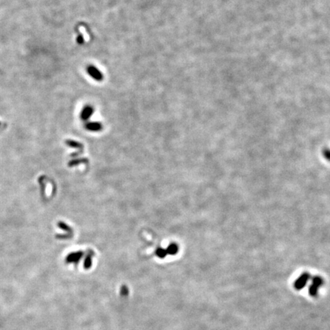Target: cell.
I'll list each match as a JSON object with an SVG mask.
<instances>
[{
	"label": "cell",
	"instance_id": "1",
	"mask_svg": "<svg viewBox=\"0 0 330 330\" xmlns=\"http://www.w3.org/2000/svg\"><path fill=\"white\" fill-rule=\"evenodd\" d=\"M323 284V280L320 277H314L313 278V281H312V284L309 286V293L312 296H315L317 295L318 291H319V287Z\"/></svg>",
	"mask_w": 330,
	"mask_h": 330
},
{
	"label": "cell",
	"instance_id": "2",
	"mask_svg": "<svg viewBox=\"0 0 330 330\" xmlns=\"http://www.w3.org/2000/svg\"><path fill=\"white\" fill-rule=\"evenodd\" d=\"M310 278V275L308 273H303L296 280L294 283V287L296 290H301L307 284L308 281Z\"/></svg>",
	"mask_w": 330,
	"mask_h": 330
},
{
	"label": "cell",
	"instance_id": "3",
	"mask_svg": "<svg viewBox=\"0 0 330 330\" xmlns=\"http://www.w3.org/2000/svg\"><path fill=\"white\" fill-rule=\"evenodd\" d=\"M86 71H87V73H89V76H90L91 77H93L95 80H96V81L103 80V73H102L101 71H99V69H97V68H96L95 66H93V65H89V66H87Z\"/></svg>",
	"mask_w": 330,
	"mask_h": 330
},
{
	"label": "cell",
	"instance_id": "4",
	"mask_svg": "<svg viewBox=\"0 0 330 330\" xmlns=\"http://www.w3.org/2000/svg\"><path fill=\"white\" fill-rule=\"evenodd\" d=\"M94 109L91 106H86L83 108L82 112L80 113V118L83 121H86V120L89 119L90 118V116L93 115Z\"/></svg>",
	"mask_w": 330,
	"mask_h": 330
},
{
	"label": "cell",
	"instance_id": "5",
	"mask_svg": "<svg viewBox=\"0 0 330 330\" xmlns=\"http://www.w3.org/2000/svg\"><path fill=\"white\" fill-rule=\"evenodd\" d=\"M85 128L91 131H99L102 130L103 126L100 122L98 121H89L85 125Z\"/></svg>",
	"mask_w": 330,
	"mask_h": 330
},
{
	"label": "cell",
	"instance_id": "6",
	"mask_svg": "<svg viewBox=\"0 0 330 330\" xmlns=\"http://www.w3.org/2000/svg\"><path fill=\"white\" fill-rule=\"evenodd\" d=\"M83 254L82 251H76V252L71 253L66 258V261H68V262H77L79 260L81 259Z\"/></svg>",
	"mask_w": 330,
	"mask_h": 330
},
{
	"label": "cell",
	"instance_id": "7",
	"mask_svg": "<svg viewBox=\"0 0 330 330\" xmlns=\"http://www.w3.org/2000/svg\"><path fill=\"white\" fill-rule=\"evenodd\" d=\"M178 250H179V248H178L177 245L175 244V243H172V244H171L168 246L166 251L167 254H176L178 252Z\"/></svg>",
	"mask_w": 330,
	"mask_h": 330
},
{
	"label": "cell",
	"instance_id": "8",
	"mask_svg": "<svg viewBox=\"0 0 330 330\" xmlns=\"http://www.w3.org/2000/svg\"><path fill=\"white\" fill-rule=\"evenodd\" d=\"M66 144H68L70 147H71V148H82V144H80V143L77 142V141H72V140H68V141H66Z\"/></svg>",
	"mask_w": 330,
	"mask_h": 330
},
{
	"label": "cell",
	"instance_id": "9",
	"mask_svg": "<svg viewBox=\"0 0 330 330\" xmlns=\"http://www.w3.org/2000/svg\"><path fill=\"white\" fill-rule=\"evenodd\" d=\"M167 254V251L165 249H164V248H159L156 250V254L158 258H164L166 257Z\"/></svg>",
	"mask_w": 330,
	"mask_h": 330
},
{
	"label": "cell",
	"instance_id": "10",
	"mask_svg": "<svg viewBox=\"0 0 330 330\" xmlns=\"http://www.w3.org/2000/svg\"><path fill=\"white\" fill-rule=\"evenodd\" d=\"M84 162H86V160H85L84 158H83V159H77V160H73V161H71V162H70V166L72 167V166H76V165H77L78 164H81V163H84Z\"/></svg>",
	"mask_w": 330,
	"mask_h": 330
},
{
	"label": "cell",
	"instance_id": "11",
	"mask_svg": "<svg viewBox=\"0 0 330 330\" xmlns=\"http://www.w3.org/2000/svg\"><path fill=\"white\" fill-rule=\"evenodd\" d=\"M91 264H92L91 255H87V257H86V259H85V261H84V267H85V268H89V267L91 266Z\"/></svg>",
	"mask_w": 330,
	"mask_h": 330
},
{
	"label": "cell",
	"instance_id": "12",
	"mask_svg": "<svg viewBox=\"0 0 330 330\" xmlns=\"http://www.w3.org/2000/svg\"><path fill=\"white\" fill-rule=\"evenodd\" d=\"M323 156L326 158V160L330 161V149H325L323 151Z\"/></svg>",
	"mask_w": 330,
	"mask_h": 330
},
{
	"label": "cell",
	"instance_id": "13",
	"mask_svg": "<svg viewBox=\"0 0 330 330\" xmlns=\"http://www.w3.org/2000/svg\"><path fill=\"white\" fill-rule=\"evenodd\" d=\"M76 41H77V43L79 44H83V42H84V39H83V38L82 37V35H79L77 37V38H76Z\"/></svg>",
	"mask_w": 330,
	"mask_h": 330
},
{
	"label": "cell",
	"instance_id": "14",
	"mask_svg": "<svg viewBox=\"0 0 330 330\" xmlns=\"http://www.w3.org/2000/svg\"><path fill=\"white\" fill-rule=\"evenodd\" d=\"M59 226H60V228H61V229H64V230H68V229H69V227H68V226L65 225L64 223H60Z\"/></svg>",
	"mask_w": 330,
	"mask_h": 330
}]
</instances>
